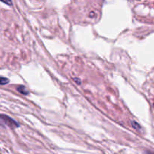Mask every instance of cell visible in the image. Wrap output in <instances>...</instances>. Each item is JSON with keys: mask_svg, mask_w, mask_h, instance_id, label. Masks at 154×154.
Masks as SVG:
<instances>
[{"mask_svg": "<svg viewBox=\"0 0 154 154\" xmlns=\"http://www.w3.org/2000/svg\"><path fill=\"white\" fill-rule=\"evenodd\" d=\"M0 124L7 126L11 129H15L19 127V123L17 121L5 114H0Z\"/></svg>", "mask_w": 154, "mask_h": 154, "instance_id": "obj_1", "label": "cell"}, {"mask_svg": "<svg viewBox=\"0 0 154 154\" xmlns=\"http://www.w3.org/2000/svg\"><path fill=\"white\" fill-rule=\"evenodd\" d=\"M17 89H18V91L19 92V93H20L21 94L27 95L29 93L28 90H27V89H26V88L25 87V86H18V88H17Z\"/></svg>", "mask_w": 154, "mask_h": 154, "instance_id": "obj_2", "label": "cell"}, {"mask_svg": "<svg viewBox=\"0 0 154 154\" xmlns=\"http://www.w3.org/2000/svg\"><path fill=\"white\" fill-rule=\"evenodd\" d=\"M9 83V80L6 77H0V85H6Z\"/></svg>", "mask_w": 154, "mask_h": 154, "instance_id": "obj_3", "label": "cell"}, {"mask_svg": "<svg viewBox=\"0 0 154 154\" xmlns=\"http://www.w3.org/2000/svg\"><path fill=\"white\" fill-rule=\"evenodd\" d=\"M146 154H154V153L150 152V151H147V152L146 153Z\"/></svg>", "mask_w": 154, "mask_h": 154, "instance_id": "obj_4", "label": "cell"}]
</instances>
